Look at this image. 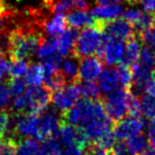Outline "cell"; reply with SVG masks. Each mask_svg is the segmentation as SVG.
<instances>
[{
  "instance_id": "obj_1",
  "label": "cell",
  "mask_w": 155,
  "mask_h": 155,
  "mask_svg": "<svg viewBox=\"0 0 155 155\" xmlns=\"http://www.w3.org/2000/svg\"><path fill=\"white\" fill-rule=\"evenodd\" d=\"M43 35L30 26H20L8 34V54L11 61L29 58L37 52L41 41Z\"/></svg>"
},
{
  "instance_id": "obj_2",
  "label": "cell",
  "mask_w": 155,
  "mask_h": 155,
  "mask_svg": "<svg viewBox=\"0 0 155 155\" xmlns=\"http://www.w3.org/2000/svg\"><path fill=\"white\" fill-rule=\"evenodd\" d=\"M154 56L151 54L148 48H144L140 52V56L137 63L132 65L134 81L130 88V93L135 96L140 95L145 90L147 81L152 76L154 70Z\"/></svg>"
},
{
  "instance_id": "obj_3",
  "label": "cell",
  "mask_w": 155,
  "mask_h": 155,
  "mask_svg": "<svg viewBox=\"0 0 155 155\" xmlns=\"http://www.w3.org/2000/svg\"><path fill=\"white\" fill-rule=\"evenodd\" d=\"M102 35L103 33L97 29L87 26L79 32L71 54L78 59H82L96 54L101 45Z\"/></svg>"
},
{
  "instance_id": "obj_4",
  "label": "cell",
  "mask_w": 155,
  "mask_h": 155,
  "mask_svg": "<svg viewBox=\"0 0 155 155\" xmlns=\"http://www.w3.org/2000/svg\"><path fill=\"white\" fill-rule=\"evenodd\" d=\"M128 94L130 91H127L124 88H119L115 89L103 99L101 98L106 113L114 123L124 119L127 113Z\"/></svg>"
},
{
  "instance_id": "obj_5",
  "label": "cell",
  "mask_w": 155,
  "mask_h": 155,
  "mask_svg": "<svg viewBox=\"0 0 155 155\" xmlns=\"http://www.w3.org/2000/svg\"><path fill=\"white\" fill-rule=\"evenodd\" d=\"M60 144L65 147L76 146L82 151L88 145L89 139L87 137L84 128L80 126H74L69 123L64 122L59 117V132Z\"/></svg>"
},
{
  "instance_id": "obj_6",
  "label": "cell",
  "mask_w": 155,
  "mask_h": 155,
  "mask_svg": "<svg viewBox=\"0 0 155 155\" xmlns=\"http://www.w3.org/2000/svg\"><path fill=\"white\" fill-rule=\"evenodd\" d=\"M59 132V117L55 110L50 109L39 116L35 137L41 141L58 138Z\"/></svg>"
},
{
  "instance_id": "obj_7",
  "label": "cell",
  "mask_w": 155,
  "mask_h": 155,
  "mask_svg": "<svg viewBox=\"0 0 155 155\" xmlns=\"http://www.w3.org/2000/svg\"><path fill=\"white\" fill-rule=\"evenodd\" d=\"M92 106L93 100L83 98L81 100H78L72 108L61 112L60 119L74 126L83 127L91 117Z\"/></svg>"
},
{
  "instance_id": "obj_8",
  "label": "cell",
  "mask_w": 155,
  "mask_h": 155,
  "mask_svg": "<svg viewBox=\"0 0 155 155\" xmlns=\"http://www.w3.org/2000/svg\"><path fill=\"white\" fill-rule=\"evenodd\" d=\"M80 95L79 82L67 83L62 88L52 92L51 101L55 108L63 112L72 108L74 104L78 101V98Z\"/></svg>"
},
{
  "instance_id": "obj_9",
  "label": "cell",
  "mask_w": 155,
  "mask_h": 155,
  "mask_svg": "<svg viewBox=\"0 0 155 155\" xmlns=\"http://www.w3.org/2000/svg\"><path fill=\"white\" fill-rule=\"evenodd\" d=\"M30 98V107L27 115L40 116L51 101V91L43 86H29L26 90Z\"/></svg>"
},
{
  "instance_id": "obj_10",
  "label": "cell",
  "mask_w": 155,
  "mask_h": 155,
  "mask_svg": "<svg viewBox=\"0 0 155 155\" xmlns=\"http://www.w3.org/2000/svg\"><path fill=\"white\" fill-rule=\"evenodd\" d=\"M145 126L144 119L142 117H130L124 118L119 122L115 123L113 131L115 137L120 140L130 138L132 135L141 132Z\"/></svg>"
},
{
  "instance_id": "obj_11",
  "label": "cell",
  "mask_w": 155,
  "mask_h": 155,
  "mask_svg": "<svg viewBox=\"0 0 155 155\" xmlns=\"http://www.w3.org/2000/svg\"><path fill=\"white\" fill-rule=\"evenodd\" d=\"M14 126L12 135L18 138L35 137L39 116L37 115H19L14 113Z\"/></svg>"
},
{
  "instance_id": "obj_12",
  "label": "cell",
  "mask_w": 155,
  "mask_h": 155,
  "mask_svg": "<svg viewBox=\"0 0 155 155\" xmlns=\"http://www.w3.org/2000/svg\"><path fill=\"white\" fill-rule=\"evenodd\" d=\"M103 61L97 56H87L79 62V79L80 81H95L100 76Z\"/></svg>"
},
{
  "instance_id": "obj_13",
  "label": "cell",
  "mask_w": 155,
  "mask_h": 155,
  "mask_svg": "<svg viewBox=\"0 0 155 155\" xmlns=\"http://www.w3.org/2000/svg\"><path fill=\"white\" fill-rule=\"evenodd\" d=\"M104 33L114 39L126 41L134 33V31L132 26L124 18H115L106 21Z\"/></svg>"
},
{
  "instance_id": "obj_14",
  "label": "cell",
  "mask_w": 155,
  "mask_h": 155,
  "mask_svg": "<svg viewBox=\"0 0 155 155\" xmlns=\"http://www.w3.org/2000/svg\"><path fill=\"white\" fill-rule=\"evenodd\" d=\"M126 47H124V52L120 62L132 66L134 63L137 62V60L140 56L141 46H140V38L137 37V34L134 33L130 37H128L126 40Z\"/></svg>"
},
{
  "instance_id": "obj_15",
  "label": "cell",
  "mask_w": 155,
  "mask_h": 155,
  "mask_svg": "<svg viewBox=\"0 0 155 155\" xmlns=\"http://www.w3.org/2000/svg\"><path fill=\"white\" fill-rule=\"evenodd\" d=\"M78 30L74 28L66 29L61 35L55 38L56 52L61 56H66L69 54H72L75 41L78 37Z\"/></svg>"
},
{
  "instance_id": "obj_16",
  "label": "cell",
  "mask_w": 155,
  "mask_h": 155,
  "mask_svg": "<svg viewBox=\"0 0 155 155\" xmlns=\"http://www.w3.org/2000/svg\"><path fill=\"white\" fill-rule=\"evenodd\" d=\"M120 82L118 69L115 67L108 66L102 70L99 76V88L103 94H110L117 89Z\"/></svg>"
},
{
  "instance_id": "obj_17",
  "label": "cell",
  "mask_w": 155,
  "mask_h": 155,
  "mask_svg": "<svg viewBox=\"0 0 155 155\" xmlns=\"http://www.w3.org/2000/svg\"><path fill=\"white\" fill-rule=\"evenodd\" d=\"M66 17L64 14H55L50 21H47L43 23L41 27L46 33V35L54 39V38L61 35L63 32H65L67 27Z\"/></svg>"
},
{
  "instance_id": "obj_18",
  "label": "cell",
  "mask_w": 155,
  "mask_h": 155,
  "mask_svg": "<svg viewBox=\"0 0 155 155\" xmlns=\"http://www.w3.org/2000/svg\"><path fill=\"white\" fill-rule=\"evenodd\" d=\"M79 62L80 59L71 54L61 62V72L65 76L67 83L79 82Z\"/></svg>"
},
{
  "instance_id": "obj_19",
  "label": "cell",
  "mask_w": 155,
  "mask_h": 155,
  "mask_svg": "<svg viewBox=\"0 0 155 155\" xmlns=\"http://www.w3.org/2000/svg\"><path fill=\"white\" fill-rule=\"evenodd\" d=\"M45 80V70L43 64H29L25 73V83L28 86H40Z\"/></svg>"
},
{
  "instance_id": "obj_20",
  "label": "cell",
  "mask_w": 155,
  "mask_h": 155,
  "mask_svg": "<svg viewBox=\"0 0 155 155\" xmlns=\"http://www.w3.org/2000/svg\"><path fill=\"white\" fill-rule=\"evenodd\" d=\"M123 14V8L120 5H99L92 10L91 15L104 20H112Z\"/></svg>"
},
{
  "instance_id": "obj_21",
  "label": "cell",
  "mask_w": 155,
  "mask_h": 155,
  "mask_svg": "<svg viewBox=\"0 0 155 155\" xmlns=\"http://www.w3.org/2000/svg\"><path fill=\"white\" fill-rule=\"evenodd\" d=\"M91 19L92 16L89 15L86 11L75 10L72 12H69V14L67 15L66 22L70 28L78 30L79 28H82L84 26H89Z\"/></svg>"
},
{
  "instance_id": "obj_22",
  "label": "cell",
  "mask_w": 155,
  "mask_h": 155,
  "mask_svg": "<svg viewBox=\"0 0 155 155\" xmlns=\"http://www.w3.org/2000/svg\"><path fill=\"white\" fill-rule=\"evenodd\" d=\"M40 145L36 139L31 137H20L17 139L16 155H38Z\"/></svg>"
},
{
  "instance_id": "obj_23",
  "label": "cell",
  "mask_w": 155,
  "mask_h": 155,
  "mask_svg": "<svg viewBox=\"0 0 155 155\" xmlns=\"http://www.w3.org/2000/svg\"><path fill=\"white\" fill-rule=\"evenodd\" d=\"M15 114L7 109H0V138L12 135Z\"/></svg>"
},
{
  "instance_id": "obj_24",
  "label": "cell",
  "mask_w": 155,
  "mask_h": 155,
  "mask_svg": "<svg viewBox=\"0 0 155 155\" xmlns=\"http://www.w3.org/2000/svg\"><path fill=\"white\" fill-rule=\"evenodd\" d=\"M118 72H119V79L122 88H124L127 91H130L132 81H134V73H132V66L124 64L123 62L119 63L118 66Z\"/></svg>"
},
{
  "instance_id": "obj_25",
  "label": "cell",
  "mask_w": 155,
  "mask_h": 155,
  "mask_svg": "<svg viewBox=\"0 0 155 155\" xmlns=\"http://www.w3.org/2000/svg\"><path fill=\"white\" fill-rule=\"evenodd\" d=\"M67 84V80L65 76L61 72V70H58L48 77H45L44 86L51 92H54L56 90L62 88L63 86Z\"/></svg>"
},
{
  "instance_id": "obj_26",
  "label": "cell",
  "mask_w": 155,
  "mask_h": 155,
  "mask_svg": "<svg viewBox=\"0 0 155 155\" xmlns=\"http://www.w3.org/2000/svg\"><path fill=\"white\" fill-rule=\"evenodd\" d=\"M79 88L83 98L90 100L100 99V88L95 81H79Z\"/></svg>"
},
{
  "instance_id": "obj_27",
  "label": "cell",
  "mask_w": 155,
  "mask_h": 155,
  "mask_svg": "<svg viewBox=\"0 0 155 155\" xmlns=\"http://www.w3.org/2000/svg\"><path fill=\"white\" fill-rule=\"evenodd\" d=\"M60 142L58 138H50L44 140L38 151V155H61Z\"/></svg>"
},
{
  "instance_id": "obj_28",
  "label": "cell",
  "mask_w": 155,
  "mask_h": 155,
  "mask_svg": "<svg viewBox=\"0 0 155 155\" xmlns=\"http://www.w3.org/2000/svg\"><path fill=\"white\" fill-rule=\"evenodd\" d=\"M142 114L148 120H155V96L144 93L141 97Z\"/></svg>"
},
{
  "instance_id": "obj_29",
  "label": "cell",
  "mask_w": 155,
  "mask_h": 155,
  "mask_svg": "<svg viewBox=\"0 0 155 155\" xmlns=\"http://www.w3.org/2000/svg\"><path fill=\"white\" fill-rule=\"evenodd\" d=\"M56 51V45H55V38L51 40H44L41 41V46L38 48V58L40 59H47L54 55Z\"/></svg>"
},
{
  "instance_id": "obj_30",
  "label": "cell",
  "mask_w": 155,
  "mask_h": 155,
  "mask_svg": "<svg viewBox=\"0 0 155 155\" xmlns=\"http://www.w3.org/2000/svg\"><path fill=\"white\" fill-rule=\"evenodd\" d=\"M127 144L135 154L139 155L145 149V147L147 146L148 143H146V139L144 135L141 132H139V134H137L130 137V138H127Z\"/></svg>"
},
{
  "instance_id": "obj_31",
  "label": "cell",
  "mask_w": 155,
  "mask_h": 155,
  "mask_svg": "<svg viewBox=\"0 0 155 155\" xmlns=\"http://www.w3.org/2000/svg\"><path fill=\"white\" fill-rule=\"evenodd\" d=\"M127 114L130 117H141V101L138 96H135L130 92L127 97Z\"/></svg>"
},
{
  "instance_id": "obj_32",
  "label": "cell",
  "mask_w": 155,
  "mask_h": 155,
  "mask_svg": "<svg viewBox=\"0 0 155 155\" xmlns=\"http://www.w3.org/2000/svg\"><path fill=\"white\" fill-rule=\"evenodd\" d=\"M152 15H150L148 12H142L140 18L138 19L137 23L132 26V28H134V31L135 34L140 35L143 32H145L146 30L152 27Z\"/></svg>"
},
{
  "instance_id": "obj_33",
  "label": "cell",
  "mask_w": 155,
  "mask_h": 155,
  "mask_svg": "<svg viewBox=\"0 0 155 155\" xmlns=\"http://www.w3.org/2000/svg\"><path fill=\"white\" fill-rule=\"evenodd\" d=\"M28 66L29 63L25 59H19V60L11 61L8 70L10 77H15V78L21 77L22 75H24L26 73V71L28 69Z\"/></svg>"
},
{
  "instance_id": "obj_34",
  "label": "cell",
  "mask_w": 155,
  "mask_h": 155,
  "mask_svg": "<svg viewBox=\"0 0 155 155\" xmlns=\"http://www.w3.org/2000/svg\"><path fill=\"white\" fill-rule=\"evenodd\" d=\"M7 85H8L11 96L13 97H17L25 92L26 83L20 77H9L7 80Z\"/></svg>"
},
{
  "instance_id": "obj_35",
  "label": "cell",
  "mask_w": 155,
  "mask_h": 155,
  "mask_svg": "<svg viewBox=\"0 0 155 155\" xmlns=\"http://www.w3.org/2000/svg\"><path fill=\"white\" fill-rule=\"evenodd\" d=\"M18 137L14 135H7L2 138L1 154L0 155H16V145Z\"/></svg>"
},
{
  "instance_id": "obj_36",
  "label": "cell",
  "mask_w": 155,
  "mask_h": 155,
  "mask_svg": "<svg viewBox=\"0 0 155 155\" xmlns=\"http://www.w3.org/2000/svg\"><path fill=\"white\" fill-rule=\"evenodd\" d=\"M73 8V0H56L51 6L50 10L55 14H63L66 12H70Z\"/></svg>"
},
{
  "instance_id": "obj_37",
  "label": "cell",
  "mask_w": 155,
  "mask_h": 155,
  "mask_svg": "<svg viewBox=\"0 0 155 155\" xmlns=\"http://www.w3.org/2000/svg\"><path fill=\"white\" fill-rule=\"evenodd\" d=\"M115 138H116V137H115L114 131H113V130H110L107 132H105V134L98 139L96 144L101 146L102 148L110 151L112 149L113 145L115 144Z\"/></svg>"
},
{
  "instance_id": "obj_38",
  "label": "cell",
  "mask_w": 155,
  "mask_h": 155,
  "mask_svg": "<svg viewBox=\"0 0 155 155\" xmlns=\"http://www.w3.org/2000/svg\"><path fill=\"white\" fill-rule=\"evenodd\" d=\"M112 155H137L132 151L128 145L124 140H119L118 142H115L111 149Z\"/></svg>"
},
{
  "instance_id": "obj_39",
  "label": "cell",
  "mask_w": 155,
  "mask_h": 155,
  "mask_svg": "<svg viewBox=\"0 0 155 155\" xmlns=\"http://www.w3.org/2000/svg\"><path fill=\"white\" fill-rule=\"evenodd\" d=\"M138 36L140 38L141 43L144 44L147 48H155V29L154 28L151 27Z\"/></svg>"
},
{
  "instance_id": "obj_40",
  "label": "cell",
  "mask_w": 155,
  "mask_h": 155,
  "mask_svg": "<svg viewBox=\"0 0 155 155\" xmlns=\"http://www.w3.org/2000/svg\"><path fill=\"white\" fill-rule=\"evenodd\" d=\"M83 155H110V151L102 148L101 146L96 144V143L89 142L88 145L84 149Z\"/></svg>"
},
{
  "instance_id": "obj_41",
  "label": "cell",
  "mask_w": 155,
  "mask_h": 155,
  "mask_svg": "<svg viewBox=\"0 0 155 155\" xmlns=\"http://www.w3.org/2000/svg\"><path fill=\"white\" fill-rule=\"evenodd\" d=\"M142 12L139 10H127L122 14V18H124V20L127 21L131 26H134L137 22L138 21V19L140 18Z\"/></svg>"
},
{
  "instance_id": "obj_42",
  "label": "cell",
  "mask_w": 155,
  "mask_h": 155,
  "mask_svg": "<svg viewBox=\"0 0 155 155\" xmlns=\"http://www.w3.org/2000/svg\"><path fill=\"white\" fill-rule=\"evenodd\" d=\"M10 91L8 85L4 83H0V109H5L10 99Z\"/></svg>"
},
{
  "instance_id": "obj_43",
  "label": "cell",
  "mask_w": 155,
  "mask_h": 155,
  "mask_svg": "<svg viewBox=\"0 0 155 155\" xmlns=\"http://www.w3.org/2000/svg\"><path fill=\"white\" fill-rule=\"evenodd\" d=\"M147 138H148V144L155 147V120H151L148 124Z\"/></svg>"
},
{
  "instance_id": "obj_44",
  "label": "cell",
  "mask_w": 155,
  "mask_h": 155,
  "mask_svg": "<svg viewBox=\"0 0 155 155\" xmlns=\"http://www.w3.org/2000/svg\"><path fill=\"white\" fill-rule=\"evenodd\" d=\"M9 66H10V61L5 56L0 58V79H2L3 76L6 74V72H8Z\"/></svg>"
},
{
  "instance_id": "obj_45",
  "label": "cell",
  "mask_w": 155,
  "mask_h": 155,
  "mask_svg": "<svg viewBox=\"0 0 155 155\" xmlns=\"http://www.w3.org/2000/svg\"><path fill=\"white\" fill-rule=\"evenodd\" d=\"M61 155H83V154L80 148H78L76 146H72V147H66L62 151Z\"/></svg>"
},
{
  "instance_id": "obj_46",
  "label": "cell",
  "mask_w": 155,
  "mask_h": 155,
  "mask_svg": "<svg viewBox=\"0 0 155 155\" xmlns=\"http://www.w3.org/2000/svg\"><path fill=\"white\" fill-rule=\"evenodd\" d=\"M73 5L76 10H81V11H87L89 7L86 0H73Z\"/></svg>"
},
{
  "instance_id": "obj_47",
  "label": "cell",
  "mask_w": 155,
  "mask_h": 155,
  "mask_svg": "<svg viewBox=\"0 0 155 155\" xmlns=\"http://www.w3.org/2000/svg\"><path fill=\"white\" fill-rule=\"evenodd\" d=\"M142 6L146 12L155 11V0H142Z\"/></svg>"
},
{
  "instance_id": "obj_48",
  "label": "cell",
  "mask_w": 155,
  "mask_h": 155,
  "mask_svg": "<svg viewBox=\"0 0 155 155\" xmlns=\"http://www.w3.org/2000/svg\"><path fill=\"white\" fill-rule=\"evenodd\" d=\"M145 93L155 96V80L151 77L145 85Z\"/></svg>"
},
{
  "instance_id": "obj_49",
  "label": "cell",
  "mask_w": 155,
  "mask_h": 155,
  "mask_svg": "<svg viewBox=\"0 0 155 155\" xmlns=\"http://www.w3.org/2000/svg\"><path fill=\"white\" fill-rule=\"evenodd\" d=\"M98 5H120L122 0H95Z\"/></svg>"
},
{
  "instance_id": "obj_50",
  "label": "cell",
  "mask_w": 155,
  "mask_h": 155,
  "mask_svg": "<svg viewBox=\"0 0 155 155\" xmlns=\"http://www.w3.org/2000/svg\"><path fill=\"white\" fill-rule=\"evenodd\" d=\"M55 1H56V0H44V4L46 5V7H48V8L50 9L51 6L54 4Z\"/></svg>"
},
{
  "instance_id": "obj_51",
  "label": "cell",
  "mask_w": 155,
  "mask_h": 155,
  "mask_svg": "<svg viewBox=\"0 0 155 155\" xmlns=\"http://www.w3.org/2000/svg\"><path fill=\"white\" fill-rule=\"evenodd\" d=\"M126 1L130 5H134V4H137V3H139L141 0H126Z\"/></svg>"
},
{
  "instance_id": "obj_52",
  "label": "cell",
  "mask_w": 155,
  "mask_h": 155,
  "mask_svg": "<svg viewBox=\"0 0 155 155\" xmlns=\"http://www.w3.org/2000/svg\"><path fill=\"white\" fill-rule=\"evenodd\" d=\"M3 56H5V54H4V51H3L2 48L0 47V58H3Z\"/></svg>"
},
{
  "instance_id": "obj_53",
  "label": "cell",
  "mask_w": 155,
  "mask_h": 155,
  "mask_svg": "<svg viewBox=\"0 0 155 155\" xmlns=\"http://www.w3.org/2000/svg\"><path fill=\"white\" fill-rule=\"evenodd\" d=\"M152 21H153V24L155 25V12H154L153 15H152Z\"/></svg>"
},
{
  "instance_id": "obj_54",
  "label": "cell",
  "mask_w": 155,
  "mask_h": 155,
  "mask_svg": "<svg viewBox=\"0 0 155 155\" xmlns=\"http://www.w3.org/2000/svg\"><path fill=\"white\" fill-rule=\"evenodd\" d=\"M1 146H2V139L0 138V154H1Z\"/></svg>"
},
{
  "instance_id": "obj_55",
  "label": "cell",
  "mask_w": 155,
  "mask_h": 155,
  "mask_svg": "<svg viewBox=\"0 0 155 155\" xmlns=\"http://www.w3.org/2000/svg\"><path fill=\"white\" fill-rule=\"evenodd\" d=\"M152 78L155 80V69L153 70V73H152Z\"/></svg>"
},
{
  "instance_id": "obj_56",
  "label": "cell",
  "mask_w": 155,
  "mask_h": 155,
  "mask_svg": "<svg viewBox=\"0 0 155 155\" xmlns=\"http://www.w3.org/2000/svg\"><path fill=\"white\" fill-rule=\"evenodd\" d=\"M153 56H154V60H155V51H154V54H153Z\"/></svg>"
},
{
  "instance_id": "obj_57",
  "label": "cell",
  "mask_w": 155,
  "mask_h": 155,
  "mask_svg": "<svg viewBox=\"0 0 155 155\" xmlns=\"http://www.w3.org/2000/svg\"><path fill=\"white\" fill-rule=\"evenodd\" d=\"M0 20H2V19H0Z\"/></svg>"
},
{
  "instance_id": "obj_58",
  "label": "cell",
  "mask_w": 155,
  "mask_h": 155,
  "mask_svg": "<svg viewBox=\"0 0 155 155\" xmlns=\"http://www.w3.org/2000/svg\"><path fill=\"white\" fill-rule=\"evenodd\" d=\"M154 148H155V147H154Z\"/></svg>"
}]
</instances>
